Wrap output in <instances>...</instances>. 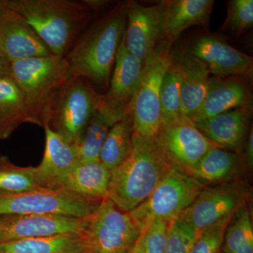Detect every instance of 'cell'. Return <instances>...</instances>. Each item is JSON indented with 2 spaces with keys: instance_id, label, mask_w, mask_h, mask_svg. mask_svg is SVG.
<instances>
[{
  "instance_id": "cell-1",
  "label": "cell",
  "mask_w": 253,
  "mask_h": 253,
  "mask_svg": "<svg viewBox=\"0 0 253 253\" xmlns=\"http://www.w3.org/2000/svg\"><path fill=\"white\" fill-rule=\"evenodd\" d=\"M171 166L154 139L133 130L130 154L111 172L108 199L123 212H130L149 197Z\"/></svg>"
},
{
  "instance_id": "cell-2",
  "label": "cell",
  "mask_w": 253,
  "mask_h": 253,
  "mask_svg": "<svg viewBox=\"0 0 253 253\" xmlns=\"http://www.w3.org/2000/svg\"><path fill=\"white\" fill-rule=\"evenodd\" d=\"M126 26V2L121 1L88 28L66 55L72 77L107 88Z\"/></svg>"
},
{
  "instance_id": "cell-3",
  "label": "cell",
  "mask_w": 253,
  "mask_h": 253,
  "mask_svg": "<svg viewBox=\"0 0 253 253\" xmlns=\"http://www.w3.org/2000/svg\"><path fill=\"white\" fill-rule=\"evenodd\" d=\"M7 6L35 30L51 54L66 57L93 17L85 1L8 0Z\"/></svg>"
},
{
  "instance_id": "cell-4",
  "label": "cell",
  "mask_w": 253,
  "mask_h": 253,
  "mask_svg": "<svg viewBox=\"0 0 253 253\" xmlns=\"http://www.w3.org/2000/svg\"><path fill=\"white\" fill-rule=\"evenodd\" d=\"M9 68L36 126H48L59 93L72 78L66 58L54 54L29 58L11 63Z\"/></svg>"
},
{
  "instance_id": "cell-5",
  "label": "cell",
  "mask_w": 253,
  "mask_h": 253,
  "mask_svg": "<svg viewBox=\"0 0 253 253\" xmlns=\"http://www.w3.org/2000/svg\"><path fill=\"white\" fill-rule=\"evenodd\" d=\"M205 186L185 170L172 165L149 197L128 213L141 231L157 219L170 222L192 204Z\"/></svg>"
},
{
  "instance_id": "cell-6",
  "label": "cell",
  "mask_w": 253,
  "mask_h": 253,
  "mask_svg": "<svg viewBox=\"0 0 253 253\" xmlns=\"http://www.w3.org/2000/svg\"><path fill=\"white\" fill-rule=\"evenodd\" d=\"M172 46L161 41L146 58L131 101L133 130L144 137L154 139L161 126L160 96L163 77L171 63Z\"/></svg>"
},
{
  "instance_id": "cell-7",
  "label": "cell",
  "mask_w": 253,
  "mask_h": 253,
  "mask_svg": "<svg viewBox=\"0 0 253 253\" xmlns=\"http://www.w3.org/2000/svg\"><path fill=\"white\" fill-rule=\"evenodd\" d=\"M104 94H99L86 78L72 77L59 93L48 126L78 147Z\"/></svg>"
},
{
  "instance_id": "cell-8",
  "label": "cell",
  "mask_w": 253,
  "mask_h": 253,
  "mask_svg": "<svg viewBox=\"0 0 253 253\" xmlns=\"http://www.w3.org/2000/svg\"><path fill=\"white\" fill-rule=\"evenodd\" d=\"M141 233L129 213L106 198L80 234L82 253H127Z\"/></svg>"
},
{
  "instance_id": "cell-9",
  "label": "cell",
  "mask_w": 253,
  "mask_h": 253,
  "mask_svg": "<svg viewBox=\"0 0 253 253\" xmlns=\"http://www.w3.org/2000/svg\"><path fill=\"white\" fill-rule=\"evenodd\" d=\"M101 201L63 189L39 187L22 193L0 192V216L61 214L86 218L94 212Z\"/></svg>"
},
{
  "instance_id": "cell-10",
  "label": "cell",
  "mask_w": 253,
  "mask_h": 253,
  "mask_svg": "<svg viewBox=\"0 0 253 253\" xmlns=\"http://www.w3.org/2000/svg\"><path fill=\"white\" fill-rule=\"evenodd\" d=\"M249 196V189L239 180L205 186L192 204L178 217L199 234L231 217L239 208L247 204Z\"/></svg>"
},
{
  "instance_id": "cell-11",
  "label": "cell",
  "mask_w": 253,
  "mask_h": 253,
  "mask_svg": "<svg viewBox=\"0 0 253 253\" xmlns=\"http://www.w3.org/2000/svg\"><path fill=\"white\" fill-rule=\"evenodd\" d=\"M154 139L168 161L186 172L210 150L221 148L187 121L161 126Z\"/></svg>"
},
{
  "instance_id": "cell-12",
  "label": "cell",
  "mask_w": 253,
  "mask_h": 253,
  "mask_svg": "<svg viewBox=\"0 0 253 253\" xmlns=\"http://www.w3.org/2000/svg\"><path fill=\"white\" fill-rule=\"evenodd\" d=\"M184 49L201 60L210 74L216 77L241 76L252 80L253 58L233 47L217 34L200 35L191 40Z\"/></svg>"
},
{
  "instance_id": "cell-13",
  "label": "cell",
  "mask_w": 253,
  "mask_h": 253,
  "mask_svg": "<svg viewBox=\"0 0 253 253\" xmlns=\"http://www.w3.org/2000/svg\"><path fill=\"white\" fill-rule=\"evenodd\" d=\"M88 217L61 214L0 216V244L61 234L80 235L86 225Z\"/></svg>"
},
{
  "instance_id": "cell-14",
  "label": "cell",
  "mask_w": 253,
  "mask_h": 253,
  "mask_svg": "<svg viewBox=\"0 0 253 253\" xmlns=\"http://www.w3.org/2000/svg\"><path fill=\"white\" fill-rule=\"evenodd\" d=\"M0 53L9 66L19 60L52 54L31 25L8 6L0 11Z\"/></svg>"
},
{
  "instance_id": "cell-15",
  "label": "cell",
  "mask_w": 253,
  "mask_h": 253,
  "mask_svg": "<svg viewBox=\"0 0 253 253\" xmlns=\"http://www.w3.org/2000/svg\"><path fill=\"white\" fill-rule=\"evenodd\" d=\"M125 40L126 48L141 61L152 53L162 38V18L160 2L145 6L126 1Z\"/></svg>"
},
{
  "instance_id": "cell-16",
  "label": "cell",
  "mask_w": 253,
  "mask_h": 253,
  "mask_svg": "<svg viewBox=\"0 0 253 253\" xmlns=\"http://www.w3.org/2000/svg\"><path fill=\"white\" fill-rule=\"evenodd\" d=\"M171 60L181 76V120L191 122L207 94L211 74L206 65L184 47L172 48Z\"/></svg>"
},
{
  "instance_id": "cell-17",
  "label": "cell",
  "mask_w": 253,
  "mask_h": 253,
  "mask_svg": "<svg viewBox=\"0 0 253 253\" xmlns=\"http://www.w3.org/2000/svg\"><path fill=\"white\" fill-rule=\"evenodd\" d=\"M252 107V96L247 83L236 77L210 78L207 94L191 119L194 124L206 118L237 108Z\"/></svg>"
},
{
  "instance_id": "cell-18",
  "label": "cell",
  "mask_w": 253,
  "mask_h": 253,
  "mask_svg": "<svg viewBox=\"0 0 253 253\" xmlns=\"http://www.w3.org/2000/svg\"><path fill=\"white\" fill-rule=\"evenodd\" d=\"M45 148L36 166L42 187L59 189L66 176L81 163L77 147L70 144L49 126H44Z\"/></svg>"
},
{
  "instance_id": "cell-19",
  "label": "cell",
  "mask_w": 253,
  "mask_h": 253,
  "mask_svg": "<svg viewBox=\"0 0 253 253\" xmlns=\"http://www.w3.org/2000/svg\"><path fill=\"white\" fill-rule=\"evenodd\" d=\"M214 4L213 0L160 1L162 18L161 41L174 44L182 32L188 28L196 25H208Z\"/></svg>"
},
{
  "instance_id": "cell-20",
  "label": "cell",
  "mask_w": 253,
  "mask_h": 253,
  "mask_svg": "<svg viewBox=\"0 0 253 253\" xmlns=\"http://www.w3.org/2000/svg\"><path fill=\"white\" fill-rule=\"evenodd\" d=\"M252 107L237 108L194 123L208 139L222 149L236 151L244 141Z\"/></svg>"
},
{
  "instance_id": "cell-21",
  "label": "cell",
  "mask_w": 253,
  "mask_h": 253,
  "mask_svg": "<svg viewBox=\"0 0 253 253\" xmlns=\"http://www.w3.org/2000/svg\"><path fill=\"white\" fill-rule=\"evenodd\" d=\"M144 62L127 49L124 36L118 47L109 89L105 98L121 107L128 109L135 93Z\"/></svg>"
},
{
  "instance_id": "cell-22",
  "label": "cell",
  "mask_w": 253,
  "mask_h": 253,
  "mask_svg": "<svg viewBox=\"0 0 253 253\" xmlns=\"http://www.w3.org/2000/svg\"><path fill=\"white\" fill-rule=\"evenodd\" d=\"M130 109L113 104L105 98L91 118L81 144L78 146L82 163L97 162L101 146L110 129L122 120Z\"/></svg>"
},
{
  "instance_id": "cell-23",
  "label": "cell",
  "mask_w": 253,
  "mask_h": 253,
  "mask_svg": "<svg viewBox=\"0 0 253 253\" xmlns=\"http://www.w3.org/2000/svg\"><path fill=\"white\" fill-rule=\"evenodd\" d=\"M244 163L238 153L215 148L210 150L187 173L205 186L206 183L217 185L236 181Z\"/></svg>"
},
{
  "instance_id": "cell-24",
  "label": "cell",
  "mask_w": 253,
  "mask_h": 253,
  "mask_svg": "<svg viewBox=\"0 0 253 253\" xmlns=\"http://www.w3.org/2000/svg\"><path fill=\"white\" fill-rule=\"evenodd\" d=\"M24 123L36 125L22 91L10 76H0V139Z\"/></svg>"
},
{
  "instance_id": "cell-25",
  "label": "cell",
  "mask_w": 253,
  "mask_h": 253,
  "mask_svg": "<svg viewBox=\"0 0 253 253\" xmlns=\"http://www.w3.org/2000/svg\"><path fill=\"white\" fill-rule=\"evenodd\" d=\"M111 172L99 161L82 163L76 166L60 186L63 189L89 199L107 198Z\"/></svg>"
},
{
  "instance_id": "cell-26",
  "label": "cell",
  "mask_w": 253,
  "mask_h": 253,
  "mask_svg": "<svg viewBox=\"0 0 253 253\" xmlns=\"http://www.w3.org/2000/svg\"><path fill=\"white\" fill-rule=\"evenodd\" d=\"M133 118L131 109L124 118L112 126L99 153V162L109 171L122 164L132 146Z\"/></svg>"
},
{
  "instance_id": "cell-27",
  "label": "cell",
  "mask_w": 253,
  "mask_h": 253,
  "mask_svg": "<svg viewBox=\"0 0 253 253\" xmlns=\"http://www.w3.org/2000/svg\"><path fill=\"white\" fill-rule=\"evenodd\" d=\"M1 253H82L80 235L61 234L0 244Z\"/></svg>"
},
{
  "instance_id": "cell-28",
  "label": "cell",
  "mask_w": 253,
  "mask_h": 253,
  "mask_svg": "<svg viewBox=\"0 0 253 253\" xmlns=\"http://www.w3.org/2000/svg\"><path fill=\"white\" fill-rule=\"evenodd\" d=\"M222 253H253V226L248 204L231 217L224 233Z\"/></svg>"
},
{
  "instance_id": "cell-29",
  "label": "cell",
  "mask_w": 253,
  "mask_h": 253,
  "mask_svg": "<svg viewBox=\"0 0 253 253\" xmlns=\"http://www.w3.org/2000/svg\"><path fill=\"white\" fill-rule=\"evenodd\" d=\"M181 79L180 73L171 60L161 85V126L182 121L181 116Z\"/></svg>"
},
{
  "instance_id": "cell-30",
  "label": "cell",
  "mask_w": 253,
  "mask_h": 253,
  "mask_svg": "<svg viewBox=\"0 0 253 253\" xmlns=\"http://www.w3.org/2000/svg\"><path fill=\"white\" fill-rule=\"evenodd\" d=\"M42 187L37 167H21L0 157V192L22 193Z\"/></svg>"
},
{
  "instance_id": "cell-31",
  "label": "cell",
  "mask_w": 253,
  "mask_h": 253,
  "mask_svg": "<svg viewBox=\"0 0 253 253\" xmlns=\"http://www.w3.org/2000/svg\"><path fill=\"white\" fill-rule=\"evenodd\" d=\"M253 25V0H231L227 1V16L223 30L240 36Z\"/></svg>"
},
{
  "instance_id": "cell-32",
  "label": "cell",
  "mask_w": 253,
  "mask_h": 253,
  "mask_svg": "<svg viewBox=\"0 0 253 253\" xmlns=\"http://www.w3.org/2000/svg\"><path fill=\"white\" fill-rule=\"evenodd\" d=\"M199 234L179 217L171 221L165 253H190Z\"/></svg>"
},
{
  "instance_id": "cell-33",
  "label": "cell",
  "mask_w": 253,
  "mask_h": 253,
  "mask_svg": "<svg viewBox=\"0 0 253 253\" xmlns=\"http://www.w3.org/2000/svg\"><path fill=\"white\" fill-rule=\"evenodd\" d=\"M231 217L201 231L190 253H222L224 233Z\"/></svg>"
},
{
  "instance_id": "cell-34",
  "label": "cell",
  "mask_w": 253,
  "mask_h": 253,
  "mask_svg": "<svg viewBox=\"0 0 253 253\" xmlns=\"http://www.w3.org/2000/svg\"><path fill=\"white\" fill-rule=\"evenodd\" d=\"M169 223L157 219L141 231L145 253H165Z\"/></svg>"
},
{
  "instance_id": "cell-35",
  "label": "cell",
  "mask_w": 253,
  "mask_h": 253,
  "mask_svg": "<svg viewBox=\"0 0 253 253\" xmlns=\"http://www.w3.org/2000/svg\"><path fill=\"white\" fill-rule=\"evenodd\" d=\"M244 162L249 169L253 167V130L251 126L249 138H248L247 144H246V153H245Z\"/></svg>"
},
{
  "instance_id": "cell-36",
  "label": "cell",
  "mask_w": 253,
  "mask_h": 253,
  "mask_svg": "<svg viewBox=\"0 0 253 253\" xmlns=\"http://www.w3.org/2000/svg\"><path fill=\"white\" fill-rule=\"evenodd\" d=\"M127 253H145L144 246H143V237L142 234L139 235L138 239H136L135 243L133 245L131 249L129 250Z\"/></svg>"
},
{
  "instance_id": "cell-37",
  "label": "cell",
  "mask_w": 253,
  "mask_h": 253,
  "mask_svg": "<svg viewBox=\"0 0 253 253\" xmlns=\"http://www.w3.org/2000/svg\"><path fill=\"white\" fill-rule=\"evenodd\" d=\"M0 76H9V66L5 62L0 53Z\"/></svg>"
},
{
  "instance_id": "cell-38",
  "label": "cell",
  "mask_w": 253,
  "mask_h": 253,
  "mask_svg": "<svg viewBox=\"0 0 253 253\" xmlns=\"http://www.w3.org/2000/svg\"><path fill=\"white\" fill-rule=\"evenodd\" d=\"M7 6V0H0V11Z\"/></svg>"
},
{
  "instance_id": "cell-39",
  "label": "cell",
  "mask_w": 253,
  "mask_h": 253,
  "mask_svg": "<svg viewBox=\"0 0 253 253\" xmlns=\"http://www.w3.org/2000/svg\"></svg>"
}]
</instances>
